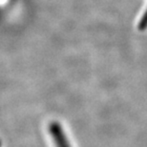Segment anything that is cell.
Segmentation results:
<instances>
[{
    "instance_id": "6da1fadb",
    "label": "cell",
    "mask_w": 147,
    "mask_h": 147,
    "mask_svg": "<svg viewBox=\"0 0 147 147\" xmlns=\"http://www.w3.org/2000/svg\"><path fill=\"white\" fill-rule=\"evenodd\" d=\"M49 132L54 140L55 147H71L69 140L64 133L62 126L57 122H52L49 125Z\"/></svg>"
},
{
    "instance_id": "7a4b0ae2",
    "label": "cell",
    "mask_w": 147,
    "mask_h": 147,
    "mask_svg": "<svg viewBox=\"0 0 147 147\" xmlns=\"http://www.w3.org/2000/svg\"><path fill=\"white\" fill-rule=\"evenodd\" d=\"M0 146H1V142H0Z\"/></svg>"
}]
</instances>
